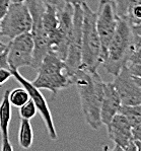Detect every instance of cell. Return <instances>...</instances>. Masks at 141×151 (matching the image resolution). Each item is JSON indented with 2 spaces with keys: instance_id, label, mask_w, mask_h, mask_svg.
<instances>
[{
  "instance_id": "cb8c5ba5",
  "label": "cell",
  "mask_w": 141,
  "mask_h": 151,
  "mask_svg": "<svg viewBox=\"0 0 141 151\" xmlns=\"http://www.w3.org/2000/svg\"><path fill=\"white\" fill-rule=\"evenodd\" d=\"M11 0H0V19L7 12Z\"/></svg>"
},
{
  "instance_id": "30bf717a",
  "label": "cell",
  "mask_w": 141,
  "mask_h": 151,
  "mask_svg": "<svg viewBox=\"0 0 141 151\" xmlns=\"http://www.w3.org/2000/svg\"><path fill=\"white\" fill-rule=\"evenodd\" d=\"M9 69H10L11 74H12V77H14L15 80L18 83H20V85L27 90V93H29V99H32L34 101V104H36L37 110L40 113L42 119H43L44 123H45V126L48 131V134H49V137L52 140H56L58 138L56 128H55V124H54V121H53V117H52V114H51L50 108L48 106L47 101L45 99L43 93L40 91L39 88L35 86L31 81H29L27 78H24L19 73L18 69L10 68V67H9Z\"/></svg>"
},
{
  "instance_id": "7402d4cb",
  "label": "cell",
  "mask_w": 141,
  "mask_h": 151,
  "mask_svg": "<svg viewBox=\"0 0 141 151\" xmlns=\"http://www.w3.org/2000/svg\"><path fill=\"white\" fill-rule=\"evenodd\" d=\"M127 67L133 76L141 78V64H128Z\"/></svg>"
},
{
  "instance_id": "8992f818",
  "label": "cell",
  "mask_w": 141,
  "mask_h": 151,
  "mask_svg": "<svg viewBox=\"0 0 141 151\" xmlns=\"http://www.w3.org/2000/svg\"><path fill=\"white\" fill-rule=\"evenodd\" d=\"M25 3L27 4V7L32 15V19H33L31 34L34 40L35 48L32 67L37 70L43 58L50 52L47 36L45 34L43 22H42V16H43L44 9H45V4L41 0H27Z\"/></svg>"
},
{
  "instance_id": "603a6c76",
  "label": "cell",
  "mask_w": 141,
  "mask_h": 151,
  "mask_svg": "<svg viewBox=\"0 0 141 151\" xmlns=\"http://www.w3.org/2000/svg\"><path fill=\"white\" fill-rule=\"evenodd\" d=\"M45 5H51L53 7H56L57 9L62 8L65 5V1L64 0H41Z\"/></svg>"
},
{
  "instance_id": "d4e9b609",
  "label": "cell",
  "mask_w": 141,
  "mask_h": 151,
  "mask_svg": "<svg viewBox=\"0 0 141 151\" xmlns=\"http://www.w3.org/2000/svg\"><path fill=\"white\" fill-rule=\"evenodd\" d=\"M132 137L134 140L141 141V123L132 127Z\"/></svg>"
},
{
  "instance_id": "d6a6232c",
  "label": "cell",
  "mask_w": 141,
  "mask_h": 151,
  "mask_svg": "<svg viewBox=\"0 0 141 151\" xmlns=\"http://www.w3.org/2000/svg\"><path fill=\"white\" fill-rule=\"evenodd\" d=\"M0 38H1V36H0Z\"/></svg>"
},
{
  "instance_id": "ffe728a7",
  "label": "cell",
  "mask_w": 141,
  "mask_h": 151,
  "mask_svg": "<svg viewBox=\"0 0 141 151\" xmlns=\"http://www.w3.org/2000/svg\"><path fill=\"white\" fill-rule=\"evenodd\" d=\"M19 111V116L22 119L31 121L37 115L38 110H37V106L34 104V101L32 99H29L27 103L22 104V106H19V111Z\"/></svg>"
},
{
  "instance_id": "9c48e42d",
  "label": "cell",
  "mask_w": 141,
  "mask_h": 151,
  "mask_svg": "<svg viewBox=\"0 0 141 151\" xmlns=\"http://www.w3.org/2000/svg\"><path fill=\"white\" fill-rule=\"evenodd\" d=\"M34 40L31 32L9 40L7 44V62L10 68L32 67L34 60Z\"/></svg>"
},
{
  "instance_id": "5bb4252c",
  "label": "cell",
  "mask_w": 141,
  "mask_h": 151,
  "mask_svg": "<svg viewBox=\"0 0 141 151\" xmlns=\"http://www.w3.org/2000/svg\"><path fill=\"white\" fill-rule=\"evenodd\" d=\"M9 90L4 92L0 101V135L1 151H12L13 147L9 140V125L11 121V104L8 99Z\"/></svg>"
},
{
  "instance_id": "3957f363",
  "label": "cell",
  "mask_w": 141,
  "mask_h": 151,
  "mask_svg": "<svg viewBox=\"0 0 141 151\" xmlns=\"http://www.w3.org/2000/svg\"><path fill=\"white\" fill-rule=\"evenodd\" d=\"M82 7V50L80 68L89 71H98L103 62L100 37L96 25V14L92 9L83 2Z\"/></svg>"
},
{
  "instance_id": "83f0119b",
  "label": "cell",
  "mask_w": 141,
  "mask_h": 151,
  "mask_svg": "<svg viewBox=\"0 0 141 151\" xmlns=\"http://www.w3.org/2000/svg\"><path fill=\"white\" fill-rule=\"evenodd\" d=\"M133 140H134V139H133ZM134 143H135V146H136V150L141 151V141L134 140Z\"/></svg>"
},
{
  "instance_id": "277c9868",
  "label": "cell",
  "mask_w": 141,
  "mask_h": 151,
  "mask_svg": "<svg viewBox=\"0 0 141 151\" xmlns=\"http://www.w3.org/2000/svg\"><path fill=\"white\" fill-rule=\"evenodd\" d=\"M38 75L32 83L39 89H48L55 97L62 89L72 85V79L66 73L65 64L55 53L49 52L41 61Z\"/></svg>"
},
{
  "instance_id": "1f68e13d",
  "label": "cell",
  "mask_w": 141,
  "mask_h": 151,
  "mask_svg": "<svg viewBox=\"0 0 141 151\" xmlns=\"http://www.w3.org/2000/svg\"><path fill=\"white\" fill-rule=\"evenodd\" d=\"M0 44H4V43H2V42H1V38H0Z\"/></svg>"
},
{
  "instance_id": "d6986e66",
  "label": "cell",
  "mask_w": 141,
  "mask_h": 151,
  "mask_svg": "<svg viewBox=\"0 0 141 151\" xmlns=\"http://www.w3.org/2000/svg\"><path fill=\"white\" fill-rule=\"evenodd\" d=\"M128 64H141V38L135 34L132 52L128 59Z\"/></svg>"
},
{
  "instance_id": "52a82bcc",
  "label": "cell",
  "mask_w": 141,
  "mask_h": 151,
  "mask_svg": "<svg viewBox=\"0 0 141 151\" xmlns=\"http://www.w3.org/2000/svg\"><path fill=\"white\" fill-rule=\"evenodd\" d=\"M96 25L100 37L103 60L105 59L111 40L114 36L119 22V16L115 11L111 0H100L99 9L96 12Z\"/></svg>"
},
{
  "instance_id": "5b68a950",
  "label": "cell",
  "mask_w": 141,
  "mask_h": 151,
  "mask_svg": "<svg viewBox=\"0 0 141 151\" xmlns=\"http://www.w3.org/2000/svg\"><path fill=\"white\" fill-rule=\"evenodd\" d=\"M32 15L27 4L10 3L7 12L0 19V36L8 40L15 38L32 29Z\"/></svg>"
},
{
  "instance_id": "f546056e",
  "label": "cell",
  "mask_w": 141,
  "mask_h": 151,
  "mask_svg": "<svg viewBox=\"0 0 141 151\" xmlns=\"http://www.w3.org/2000/svg\"><path fill=\"white\" fill-rule=\"evenodd\" d=\"M27 0H11V3H22L25 2Z\"/></svg>"
},
{
  "instance_id": "8fae6325",
  "label": "cell",
  "mask_w": 141,
  "mask_h": 151,
  "mask_svg": "<svg viewBox=\"0 0 141 151\" xmlns=\"http://www.w3.org/2000/svg\"><path fill=\"white\" fill-rule=\"evenodd\" d=\"M107 129L109 137L116 145L113 150L137 151L132 137V126L123 115H115Z\"/></svg>"
},
{
  "instance_id": "ba28073f",
  "label": "cell",
  "mask_w": 141,
  "mask_h": 151,
  "mask_svg": "<svg viewBox=\"0 0 141 151\" xmlns=\"http://www.w3.org/2000/svg\"><path fill=\"white\" fill-rule=\"evenodd\" d=\"M82 7L81 4L73 5V29L68 46L66 58L64 60L66 73L72 76L81 65L82 50Z\"/></svg>"
},
{
  "instance_id": "2e32d148",
  "label": "cell",
  "mask_w": 141,
  "mask_h": 151,
  "mask_svg": "<svg viewBox=\"0 0 141 151\" xmlns=\"http://www.w3.org/2000/svg\"><path fill=\"white\" fill-rule=\"evenodd\" d=\"M119 114L123 115L132 127L141 123V104L135 106H120Z\"/></svg>"
},
{
  "instance_id": "9a60e30c",
  "label": "cell",
  "mask_w": 141,
  "mask_h": 151,
  "mask_svg": "<svg viewBox=\"0 0 141 151\" xmlns=\"http://www.w3.org/2000/svg\"><path fill=\"white\" fill-rule=\"evenodd\" d=\"M18 145L24 149H29L32 147L34 142V131L31 121L20 118L19 129H18Z\"/></svg>"
},
{
  "instance_id": "f1b7e54d",
  "label": "cell",
  "mask_w": 141,
  "mask_h": 151,
  "mask_svg": "<svg viewBox=\"0 0 141 151\" xmlns=\"http://www.w3.org/2000/svg\"><path fill=\"white\" fill-rule=\"evenodd\" d=\"M6 50H7V45L6 44H0V54Z\"/></svg>"
},
{
  "instance_id": "7a4b0ae2",
  "label": "cell",
  "mask_w": 141,
  "mask_h": 151,
  "mask_svg": "<svg viewBox=\"0 0 141 151\" xmlns=\"http://www.w3.org/2000/svg\"><path fill=\"white\" fill-rule=\"evenodd\" d=\"M134 38L135 32L130 22L119 17L116 32L109 44L105 59L101 62L109 74L116 76L122 67L127 65L132 52Z\"/></svg>"
},
{
  "instance_id": "7c38bea8",
  "label": "cell",
  "mask_w": 141,
  "mask_h": 151,
  "mask_svg": "<svg viewBox=\"0 0 141 151\" xmlns=\"http://www.w3.org/2000/svg\"><path fill=\"white\" fill-rule=\"evenodd\" d=\"M112 83L119 94L122 104H141V86L134 79V76L130 73L127 65L122 67Z\"/></svg>"
},
{
  "instance_id": "4dcf8cb0",
  "label": "cell",
  "mask_w": 141,
  "mask_h": 151,
  "mask_svg": "<svg viewBox=\"0 0 141 151\" xmlns=\"http://www.w3.org/2000/svg\"><path fill=\"white\" fill-rule=\"evenodd\" d=\"M134 79H135L136 82H137L138 84H139L140 86H141V78H139V77H135V76H134Z\"/></svg>"
},
{
  "instance_id": "4fadbf2b",
  "label": "cell",
  "mask_w": 141,
  "mask_h": 151,
  "mask_svg": "<svg viewBox=\"0 0 141 151\" xmlns=\"http://www.w3.org/2000/svg\"><path fill=\"white\" fill-rule=\"evenodd\" d=\"M121 106V99H120V96L114 84L112 82L105 83L104 84V96L103 99H101L100 113L101 124L107 127L114 118V116L119 113Z\"/></svg>"
},
{
  "instance_id": "44dd1931",
  "label": "cell",
  "mask_w": 141,
  "mask_h": 151,
  "mask_svg": "<svg viewBox=\"0 0 141 151\" xmlns=\"http://www.w3.org/2000/svg\"><path fill=\"white\" fill-rule=\"evenodd\" d=\"M12 77L10 69L6 68H0V86L3 85L7 80H9Z\"/></svg>"
},
{
  "instance_id": "484cf974",
  "label": "cell",
  "mask_w": 141,
  "mask_h": 151,
  "mask_svg": "<svg viewBox=\"0 0 141 151\" xmlns=\"http://www.w3.org/2000/svg\"><path fill=\"white\" fill-rule=\"evenodd\" d=\"M132 29H133V32L141 38V22H139V24H137L132 25Z\"/></svg>"
},
{
  "instance_id": "e0dca14e",
  "label": "cell",
  "mask_w": 141,
  "mask_h": 151,
  "mask_svg": "<svg viewBox=\"0 0 141 151\" xmlns=\"http://www.w3.org/2000/svg\"><path fill=\"white\" fill-rule=\"evenodd\" d=\"M115 11L120 18L127 19L129 12L134 6L141 3V0H111Z\"/></svg>"
},
{
  "instance_id": "6da1fadb",
  "label": "cell",
  "mask_w": 141,
  "mask_h": 151,
  "mask_svg": "<svg viewBox=\"0 0 141 151\" xmlns=\"http://www.w3.org/2000/svg\"><path fill=\"white\" fill-rule=\"evenodd\" d=\"M71 79L78 91L85 122L91 129L98 130L103 125L100 113L105 82L98 71H89L80 67L71 76Z\"/></svg>"
},
{
  "instance_id": "4316f807",
  "label": "cell",
  "mask_w": 141,
  "mask_h": 151,
  "mask_svg": "<svg viewBox=\"0 0 141 151\" xmlns=\"http://www.w3.org/2000/svg\"><path fill=\"white\" fill-rule=\"evenodd\" d=\"M65 3H69L72 4V5H75V4H82L83 2H85L86 0H64Z\"/></svg>"
},
{
  "instance_id": "ac0fdd59",
  "label": "cell",
  "mask_w": 141,
  "mask_h": 151,
  "mask_svg": "<svg viewBox=\"0 0 141 151\" xmlns=\"http://www.w3.org/2000/svg\"><path fill=\"white\" fill-rule=\"evenodd\" d=\"M8 99L10 101V104L15 108H19L22 104L27 103L29 99V93L24 87L15 88V89L9 91Z\"/></svg>"
}]
</instances>
